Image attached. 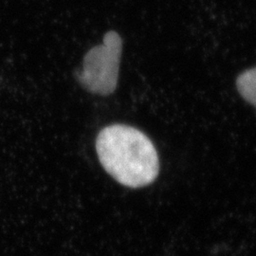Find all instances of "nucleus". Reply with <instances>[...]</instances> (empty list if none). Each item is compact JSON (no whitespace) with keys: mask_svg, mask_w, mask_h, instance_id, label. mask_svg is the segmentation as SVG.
<instances>
[{"mask_svg":"<svg viewBox=\"0 0 256 256\" xmlns=\"http://www.w3.org/2000/svg\"><path fill=\"white\" fill-rule=\"evenodd\" d=\"M236 88L245 101L256 106V66L243 72L238 76Z\"/></svg>","mask_w":256,"mask_h":256,"instance_id":"3","label":"nucleus"},{"mask_svg":"<svg viewBox=\"0 0 256 256\" xmlns=\"http://www.w3.org/2000/svg\"><path fill=\"white\" fill-rule=\"evenodd\" d=\"M122 38L115 30H108L102 43L92 46L82 59V70L75 79L84 90L92 94L108 96L117 90L120 64L122 54Z\"/></svg>","mask_w":256,"mask_h":256,"instance_id":"2","label":"nucleus"},{"mask_svg":"<svg viewBox=\"0 0 256 256\" xmlns=\"http://www.w3.org/2000/svg\"><path fill=\"white\" fill-rule=\"evenodd\" d=\"M96 150L104 170L129 188L155 182L160 160L155 146L144 133L126 124L104 128L96 140Z\"/></svg>","mask_w":256,"mask_h":256,"instance_id":"1","label":"nucleus"}]
</instances>
